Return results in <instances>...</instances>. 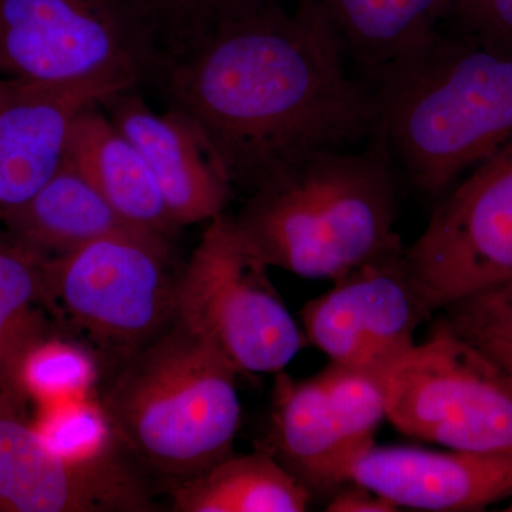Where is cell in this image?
I'll use <instances>...</instances> for the list:
<instances>
[{"instance_id":"obj_1","label":"cell","mask_w":512,"mask_h":512,"mask_svg":"<svg viewBox=\"0 0 512 512\" xmlns=\"http://www.w3.org/2000/svg\"><path fill=\"white\" fill-rule=\"evenodd\" d=\"M348 59L312 0H276L164 60L154 80L249 192L313 151L375 136V89L350 76Z\"/></svg>"},{"instance_id":"obj_2","label":"cell","mask_w":512,"mask_h":512,"mask_svg":"<svg viewBox=\"0 0 512 512\" xmlns=\"http://www.w3.org/2000/svg\"><path fill=\"white\" fill-rule=\"evenodd\" d=\"M394 160L379 133L363 150L323 148L266 178L235 228L269 266L335 282L400 244Z\"/></svg>"},{"instance_id":"obj_3","label":"cell","mask_w":512,"mask_h":512,"mask_svg":"<svg viewBox=\"0 0 512 512\" xmlns=\"http://www.w3.org/2000/svg\"><path fill=\"white\" fill-rule=\"evenodd\" d=\"M393 160L426 194L448 190L512 140V49L443 29L375 84Z\"/></svg>"},{"instance_id":"obj_4","label":"cell","mask_w":512,"mask_h":512,"mask_svg":"<svg viewBox=\"0 0 512 512\" xmlns=\"http://www.w3.org/2000/svg\"><path fill=\"white\" fill-rule=\"evenodd\" d=\"M238 375L220 350L174 319L121 360L100 403L124 446L177 483L232 456Z\"/></svg>"},{"instance_id":"obj_5","label":"cell","mask_w":512,"mask_h":512,"mask_svg":"<svg viewBox=\"0 0 512 512\" xmlns=\"http://www.w3.org/2000/svg\"><path fill=\"white\" fill-rule=\"evenodd\" d=\"M177 278L168 238L126 229L46 258V305L120 363L173 323Z\"/></svg>"},{"instance_id":"obj_6","label":"cell","mask_w":512,"mask_h":512,"mask_svg":"<svg viewBox=\"0 0 512 512\" xmlns=\"http://www.w3.org/2000/svg\"><path fill=\"white\" fill-rule=\"evenodd\" d=\"M269 268L222 214L210 221L178 274L175 319L239 373L282 372L306 343Z\"/></svg>"},{"instance_id":"obj_7","label":"cell","mask_w":512,"mask_h":512,"mask_svg":"<svg viewBox=\"0 0 512 512\" xmlns=\"http://www.w3.org/2000/svg\"><path fill=\"white\" fill-rule=\"evenodd\" d=\"M386 417L450 450L512 453V376L444 319L387 373Z\"/></svg>"},{"instance_id":"obj_8","label":"cell","mask_w":512,"mask_h":512,"mask_svg":"<svg viewBox=\"0 0 512 512\" xmlns=\"http://www.w3.org/2000/svg\"><path fill=\"white\" fill-rule=\"evenodd\" d=\"M161 64L137 0H0V77L69 82L124 73L141 83Z\"/></svg>"},{"instance_id":"obj_9","label":"cell","mask_w":512,"mask_h":512,"mask_svg":"<svg viewBox=\"0 0 512 512\" xmlns=\"http://www.w3.org/2000/svg\"><path fill=\"white\" fill-rule=\"evenodd\" d=\"M406 258L431 311L512 281V140L448 191Z\"/></svg>"},{"instance_id":"obj_10","label":"cell","mask_w":512,"mask_h":512,"mask_svg":"<svg viewBox=\"0 0 512 512\" xmlns=\"http://www.w3.org/2000/svg\"><path fill=\"white\" fill-rule=\"evenodd\" d=\"M431 312L400 242L333 282L303 306L301 318L306 340L333 363L387 375L412 352Z\"/></svg>"},{"instance_id":"obj_11","label":"cell","mask_w":512,"mask_h":512,"mask_svg":"<svg viewBox=\"0 0 512 512\" xmlns=\"http://www.w3.org/2000/svg\"><path fill=\"white\" fill-rule=\"evenodd\" d=\"M119 441L72 460L43 443L22 404L0 393V512H150L153 488Z\"/></svg>"},{"instance_id":"obj_12","label":"cell","mask_w":512,"mask_h":512,"mask_svg":"<svg viewBox=\"0 0 512 512\" xmlns=\"http://www.w3.org/2000/svg\"><path fill=\"white\" fill-rule=\"evenodd\" d=\"M6 80L0 99V220L56 174L84 109L141 83L124 73L69 82Z\"/></svg>"},{"instance_id":"obj_13","label":"cell","mask_w":512,"mask_h":512,"mask_svg":"<svg viewBox=\"0 0 512 512\" xmlns=\"http://www.w3.org/2000/svg\"><path fill=\"white\" fill-rule=\"evenodd\" d=\"M100 106L146 160L178 228L224 214L234 185L194 120L174 107L156 113L136 87L111 94Z\"/></svg>"},{"instance_id":"obj_14","label":"cell","mask_w":512,"mask_h":512,"mask_svg":"<svg viewBox=\"0 0 512 512\" xmlns=\"http://www.w3.org/2000/svg\"><path fill=\"white\" fill-rule=\"evenodd\" d=\"M376 491L397 507L481 511L512 495V453L429 451L373 446L356 461L350 483Z\"/></svg>"},{"instance_id":"obj_15","label":"cell","mask_w":512,"mask_h":512,"mask_svg":"<svg viewBox=\"0 0 512 512\" xmlns=\"http://www.w3.org/2000/svg\"><path fill=\"white\" fill-rule=\"evenodd\" d=\"M127 224L170 238L178 229L138 148L116 127L100 103L74 121L66 156Z\"/></svg>"},{"instance_id":"obj_16","label":"cell","mask_w":512,"mask_h":512,"mask_svg":"<svg viewBox=\"0 0 512 512\" xmlns=\"http://www.w3.org/2000/svg\"><path fill=\"white\" fill-rule=\"evenodd\" d=\"M373 86L423 49L446 22L451 0H312Z\"/></svg>"},{"instance_id":"obj_17","label":"cell","mask_w":512,"mask_h":512,"mask_svg":"<svg viewBox=\"0 0 512 512\" xmlns=\"http://www.w3.org/2000/svg\"><path fill=\"white\" fill-rule=\"evenodd\" d=\"M0 225L45 258L116 232L140 229L127 224L66 158L56 174L22 207L5 215Z\"/></svg>"},{"instance_id":"obj_18","label":"cell","mask_w":512,"mask_h":512,"mask_svg":"<svg viewBox=\"0 0 512 512\" xmlns=\"http://www.w3.org/2000/svg\"><path fill=\"white\" fill-rule=\"evenodd\" d=\"M272 436L282 466L311 493H335L350 483L352 464L318 377L276 373Z\"/></svg>"},{"instance_id":"obj_19","label":"cell","mask_w":512,"mask_h":512,"mask_svg":"<svg viewBox=\"0 0 512 512\" xmlns=\"http://www.w3.org/2000/svg\"><path fill=\"white\" fill-rule=\"evenodd\" d=\"M312 493L269 454L229 456L171 488L175 512H302Z\"/></svg>"},{"instance_id":"obj_20","label":"cell","mask_w":512,"mask_h":512,"mask_svg":"<svg viewBox=\"0 0 512 512\" xmlns=\"http://www.w3.org/2000/svg\"><path fill=\"white\" fill-rule=\"evenodd\" d=\"M45 261L0 228V393L20 404L25 403L19 386L23 362L30 350L53 338L45 313Z\"/></svg>"},{"instance_id":"obj_21","label":"cell","mask_w":512,"mask_h":512,"mask_svg":"<svg viewBox=\"0 0 512 512\" xmlns=\"http://www.w3.org/2000/svg\"><path fill=\"white\" fill-rule=\"evenodd\" d=\"M386 376L333 362L316 376L352 468L375 446L376 431L386 417Z\"/></svg>"},{"instance_id":"obj_22","label":"cell","mask_w":512,"mask_h":512,"mask_svg":"<svg viewBox=\"0 0 512 512\" xmlns=\"http://www.w3.org/2000/svg\"><path fill=\"white\" fill-rule=\"evenodd\" d=\"M150 22L161 63L183 55L225 23L276 0H137Z\"/></svg>"},{"instance_id":"obj_23","label":"cell","mask_w":512,"mask_h":512,"mask_svg":"<svg viewBox=\"0 0 512 512\" xmlns=\"http://www.w3.org/2000/svg\"><path fill=\"white\" fill-rule=\"evenodd\" d=\"M40 406L39 417L32 426L43 443L59 456L89 460L103 456L120 441L103 404L90 394Z\"/></svg>"},{"instance_id":"obj_24","label":"cell","mask_w":512,"mask_h":512,"mask_svg":"<svg viewBox=\"0 0 512 512\" xmlns=\"http://www.w3.org/2000/svg\"><path fill=\"white\" fill-rule=\"evenodd\" d=\"M96 379V360L86 349L49 338L26 356L19 386L25 400L32 397L43 404L89 396Z\"/></svg>"},{"instance_id":"obj_25","label":"cell","mask_w":512,"mask_h":512,"mask_svg":"<svg viewBox=\"0 0 512 512\" xmlns=\"http://www.w3.org/2000/svg\"><path fill=\"white\" fill-rule=\"evenodd\" d=\"M447 322L481 349H512V281L481 289L446 306Z\"/></svg>"},{"instance_id":"obj_26","label":"cell","mask_w":512,"mask_h":512,"mask_svg":"<svg viewBox=\"0 0 512 512\" xmlns=\"http://www.w3.org/2000/svg\"><path fill=\"white\" fill-rule=\"evenodd\" d=\"M450 30L512 49V0H451Z\"/></svg>"},{"instance_id":"obj_27","label":"cell","mask_w":512,"mask_h":512,"mask_svg":"<svg viewBox=\"0 0 512 512\" xmlns=\"http://www.w3.org/2000/svg\"><path fill=\"white\" fill-rule=\"evenodd\" d=\"M397 507L389 498L363 485L353 483L343 485L333 493L332 500L326 507L329 512H396Z\"/></svg>"},{"instance_id":"obj_28","label":"cell","mask_w":512,"mask_h":512,"mask_svg":"<svg viewBox=\"0 0 512 512\" xmlns=\"http://www.w3.org/2000/svg\"><path fill=\"white\" fill-rule=\"evenodd\" d=\"M485 352L488 353V355H491L494 357L495 360H497L498 363H500L501 366H504L505 369L510 372V375L512 376V349H483Z\"/></svg>"},{"instance_id":"obj_29","label":"cell","mask_w":512,"mask_h":512,"mask_svg":"<svg viewBox=\"0 0 512 512\" xmlns=\"http://www.w3.org/2000/svg\"><path fill=\"white\" fill-rule=\"evenodd\" d=\"M6 82H8V80L0 77V99H2L3 92H5Z\"/></svg>"},{"instance_id":"obj_30","label":"cell","mask_w":512,"mask_h":512,"mask_svg":"<svg viewBox=\"0 0 512 512\" xmlns=\"http://www.w3.org/2000/svg\"><path fill=\"white\" fill-rule=\"evenodd\" d=\"M504 511L512 512V503L510 505H508L507 508H504Z\"/></svg>"}]
</instances>
